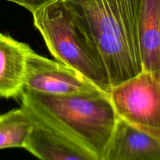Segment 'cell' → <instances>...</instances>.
Listing matches in <instances>:
<instances>
[{
    "instance_id": "6",
    "label": "cell",
    "mask_w": 160,
    "mask_h": 160,
    "mask_svg": "<svg viewBox=\"0 0 160 160\" xmlns=\"http://www.w3.org/2000/svg\"><path fill=\"white\" fill-rule=\"evenodd\" d=\"M23 108L28 111L33 123L23 148L38 159L102 160L84 145L50 124L32 111Z\"/></svg>"
},
{
    "instance_id": "2",
    "label": "cell",
    "mask_w": 160,
    "mask_h": 160,
    "mask_svg": "<svg viewBox=\"0 0 160 160\" xmlns=\"http://www.w3.org/2000/svg\"><path fill=\"white\" fill-rule=\"evenodd\" d=\"M20 98L22 106L104 159L118 120L109 94L52 95L23 89Z\"/></svg>"
},
{
    "instance_id": "10",
    "label": "cell",
    "mask_w": 160,
    "mask_h": 160,
    "mask_svg": "<svg viewBox=\"0 0 160 160\" xmlns=\"http://www.w3.org/2000/svg\"><path fill=\"white\" fill-rule=\"evenodd\" d=\"M32 123L23 106L0 114V149L24 148Z\"/></svg>"
},
{
    "instance_id": "4",
    "label": "cell",
    "mask_w": 160,
    "mask_h": 160,
    "mask_svg": "<svg viewBox=\"0 0 160 160\" xmlns=\"http://www.w3.org/2000/svg\"><path fill=\"white\" fill-rule=\"evenodd\" d=\"M109 95L118 118L160 139V70L142 71Z\"/></svg>"
},
{
    "instance_id": "5",
    "label": "cell",
    "mask_w": 160,
    "mask_h": 160,
    "mask_svg": "<svg viewBox=\"0 0 160 160\" xmlns=\"http://www.w3.org/2000/svg\"><path fill=\"white\" fill-rule=\"evenodd\" d=\"M23 89L52 95H90L102 92L78 71L57 60L47 59L32 48L27 56Z\"/></svg>"
},
{
    "instance_id": "3",
    "label": "cell",
    "mask_w": 160,
    "mask_h": 160,
    "mask_svg": "<svg viewBox=\"0 0 160 160\" xmlns=\"http://www.w3.org/2000/svg\"><path fill=\"white\" fill-rule=\"evenodd\" d=\"M34 25L53 57L109 94L111 84L98 49L63 0L32 13Z\"/></svg>"
},
{
    "instance_id": "8",
    "label": "cell",
    "mask_w": 160,
    "mask_h": 160,
    "mask_svg": "<svg viewBox=\"0 0 160 160\" xmlns=\"http://www.w3.org/2000/svg\"><path fill=\"white\" fill-rule=\"evenodd\" d=\"M31 47L0 32V98H20Z\"/></svg>"
},
{
    "instance_id": "7",
    "label": "cell",
    "mask_w": 160,
    "mask_h": 160,
    "mask_svg": "<svg viewBox=\"0 0 160 160\" xmlns=\"http://www.w3.org/2000/svg\"><path fill=\"white\" fill-rule=\"evenodd\" d=\"M103 160H160V139L118 118Z\"/></svg>"
},
{
    "instance_id": "9",
    "label": "cell",
    "mask_w": 160,
    "mask_h": 160,
    "mask_svg": "<svg viewBox=\"0 0 160 160\" xmlns=\"http://www.w3.org/2000/svg\"><path fill=\"white\" fill-rule=\"evenodd\" d=\"M138 34L142 71H159L160 0H141Z\"/></svg>"
},
{
    "instance_id": "11",
    "label": "cell",
    "mask_w": 160,
    "mask_h": 160,
    "mask_svg": "<svg viewBox=\"0 0 160 160\" xmlns=\"http://www.w3.org/2000/svg\"><path fill=\"white\" fill-rule=\"evenodd\" d=\"M7 1L16 3L28 9L31 13H34L41 8L56 0H7Z\"/></svg>"
},
{
    "instance_id": "1",
    "label": "cell",
    "mask_w": 160,
    "mask_h": 160,
    "mask_svg": "<svg viewBox=\"0 0 160 160\" xmlns=\"http://www.w3.org/2000/svg\"><path fill=\"white\" fill-rule=\"evenodd\" d=\"M98 49L111 87L142 71L138 22L141 0H63Z\"/></svg>"
}]
</instances>
